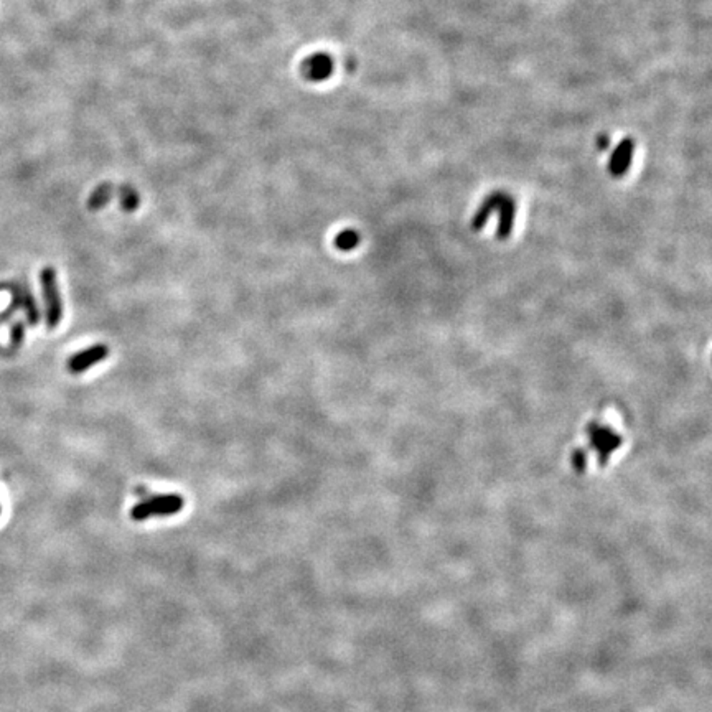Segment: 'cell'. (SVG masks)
Returning <instances> with one entry per match:
<instances>
[{
	"label": "cell",
	"instance_id": "cell-1",
	"mask_svg": "<svg viewBox=\"0 0 712 712\" xmlns=\"http://www.w3.org/2000/svg\"><path fill=\"white\" fill-rule=\"evenodd\" d=\"M40 284L46 304V325L50 330H53L63 319V304H61L58 279H56V271L53 267L48 266L40 272Z\"/></svg>",
	"mask_w": 712,
	"mask_h": 712
},
{
	"label": "cell",
	"instance_id": "cell-8",
	"mask_svg": "<svg viewBox=\"0 0 712 712\" xmlns=\"http://www.w3.org/2000/svg\"><path fill=\"white\" fill-rule=\"evenodd\" d=\"M23 340H25L23 322H15V324H12V329H10V348H12V350H18V348L22 346Z\"/></svg>",
	"mask_w": 712,
	"mask_h": 712
},
{
	"label": "cell",
	"instance_id": "cell-6",
	"mask_svg": "<svg viewBox=\"0 0 712 712\" xmlns=\"http://www.w3.org/2000/svg\"><path fill=\"white\" fill-rule=\"evenodd\" d=\"M111 191H112V188L109 184L100 185L91 193V198H90V201H87V206H90L91 210H101V208L107 203L109 198H111Z\"/></svg>",
	"mask_w": 712,
	"mask_h": 712
},
{
	"label": "cell",
	"instance_id": "cell-7",
	"mask_svg": "<svg viewBox=\"0 0 712 712\" xmlns=\"http://www.w3.org/2000/svg\"><path fill=\"white\" fill-rule=\"evenodd\" d=\"M358 244H360V235L353 230L343 231L335 238V248H339L340 251H351Z\"/></svg>",
	"mask_w": 712,
	"mask_h": 712
},
{
	"label": "cell",
	"instance_id": "cell-2",
	"mask_svg": "<svg viewBox=\"0 0 712 712\" xmlns=\"http://www.w3.org/2000/svg\"><path fill=\"white\" fill-rule=\"evenodd\" d=\"M184 508V500L179 495H160L140 501L131 509V518L144 521L150 516H169L179 513Z\"/></svg>",
	"mask_w": 712,
	"mask_h": 712
},
{
	"label": "cell",
	"instance_id": "cell-5",
	"mask_svg": "<svg viewBox=\"0 0 712 712\" xmlns=\"http://www.w3.org/2000/svg\"><path fill=\"white\" fill-rule=\"evenodd\" d=\"M22 307L25 310V315H27V322L32 326H36L40 324V309L36 305V300L33 297L32 290H30L28 285H22Z\"/></svg>",
	"mask_w": 712,
	"mask_h": 712
},
{
	"label": "cell",
	"instance_id": "cell-4",
	"mask_svg": "<svg viewBox=\"0 0 712 712\" xmlns=\"http://www.w3.org/2000/svg\"><path fill=\"white\" fill-rule=\"evenodd\" d=\"M590 440H592V444L599 447V450L605 452L607 455H609V452L615 450L618 444L622 442L620 439H618L617 434L610 432V429L599 427L597 424L590 425Z\"/></svg>",
	"mask_w": 712,
	"mask_h": 712
},
{
	"label": "cell",
	"instance_id": "cell-9",
	"mask_svg": "<svg viewBox=\"0 0 712 712\" xmlns=\"http://www.w3.org/2000/svg\"><path fill=\"white\" fill-rule=\"evenodd\" d=\"M122 193H124V200H122L124 208H126V210H134V208H136L139 203L136 191L131 190V188H124Z\"/></svg>",
	"mask_w": 712,
	"mask_h": 712
},
{
	"label": "cell",
	"instance_id": "cell-3",
	"mask_svg": "<svg viewBox=\"0 0 712 712\" xmlns=\"http://www.w3.org/2000/svg\"><path fill=\"white\" fill-rule=\"evenodd\" d=\"M109 355V348L102 343H97V345H92L86 350H83L80 353H75L70 360H68V370L73 374H80L90 370L91 366L97 365L102 360H106Z\"/></svg>",
	"mask_w": 712,
	"mask_h": 712
}]
</instances>
